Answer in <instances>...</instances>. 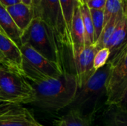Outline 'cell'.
I'll return each instance as SVG.
<instances>
[{
    "mask_svg": "<svg viewBox=\"0 0 127 126\" xmlns=\"http://www.w3.org/2000/svg\"><path fill=\"white\" fill-rule=\"evenodd\" d=\"M0 53L5 66L9 70L22 76V56L19 47L0 31Z\"/></svg>",
    "mask_w": 127,
    "mask_h": 126,
    "instance_id": "cell-10",
    "label": "cell"
},
{
    "mask_svg": "<svg viewBox=\"0 0 127 126\" xmlns=\"http://www.w3.org/2000/svg\"><path fill=\"white\" fill-rule=\"evenodd\" d=\"M20 1L28 6H30L31 4V0H20Z\"/></svg>",
    "mask_w": 127,
    "mask_h": 126,
    "instance_id": "cell-28",
    "label": "cell"
},
{
    "mask_svg": "<svg viewBox=\"0 0 127 126\" xmlns=\"http://www.w3.org/2000/svg\"><path fill=\"white\" fill-rule=\"evenodd\" d=\"M35 126H42V125H41V124H39V123H38L37 125H36Z\"/></svg>",
    "mask_w": 127,
    "mask_h": 126,
    "instance_id": "cell-30",
    "label": "cell"
},
{
    "mask_svg": "<svg viewBox=\"0 0 127 126\" xmlns=\"http://www.w3.org/2000/svg\"><path fill=\"white\" fill-rule=\"evenodd\" d=\"M104 11V26L107 22L114 16L124 12L121 0H106Z\"/></svg>",
    "mask_w": 127,
    "mask_h": 126,
    "instance_id": "cell-21",
    "label": "cell"
},
{
    "mask_svg": "<svg viewBox=\"0 0 127 126\" xmlns=\"http://www.w3.org/2000/svg\"><path fill=\"white\" fill-rule=\"evenodd\" d=\"M80 4H78L74 11V15L71 26V53L72 56H75L85 45V29L80 11Z\"/></svg>",
    "mask_w": 127,
    "mask_h": 126,
    "instance_id": "cell-12",
    "label": "cell"
},
{
    "mask_svg": "<svg viewBox=\"0 0 127 126\" xmlns=\"http://www.w3.org/2000/svg\"><path fill=\"white\" fill-rule=\"evenodd\" d=\"M38 122L27 108L9 105L0 109V126H35Z\"/></svg>",
    "mask_w": 127,
    "mask_h": 126,
    "instance_id": "cell-9",
    "label": "cell"
},
{
    "mask_svg": "<svg viewBox=\"0 0 127 126\" xmlns=\"http://www.w3.org/2000/svg\"><path fill=\"white\" fill-rule=\"evenodd\" d=\"M107 111L106 114L105 126H127V112L118 109L117 107Z\"/></svg>",
    "mask_w": 127,
    "mask_h": 126,
    "instance_id": "cell-18",
    "label": "cell"
},
{
    "mask_svg": "<svg viewBox=\"0 0 127 126\" xmlns=\"http://www.w3.org/2000/svg\"><path fill=\"white\" fill-rule=\"evenodd\" d=\"M79 1H80V0H79Z\"/></svg>",
    "mask_w": 127,
    "mask_h": 126,
    "instance_id": "cell-32",
    "label": "cell"
},
{
    "mask_svg": "<svg viewBox=\"0 0 127 126\" xmlns=\"http://www.w3.org/2000/svg\"><path fill=\"white\" fill-rule=\"evenodd\" d=\"M33 19H39L52 29L61 45L71 51V34L63 17L59 0H31Z\"/></svg>",
    "mask_w": 127,
    "mask_h": 126,
    "instance_id": "cell-4",
    "label": "cell"
},
{
    "mask_svg": "<svg viewBox=\"0 0 127 126\" xmlns=\"http://www.w3.org/2000/svg\"><path fill=\"white\" fill-rule=\"evenodd\" d=\"M0 27L3 33L15 42L20 48L22 46L21 36L22 32L17 27L13 19L8 13L5 7L0 3Z\"/></svg>",
    "mask_w": 127,
    "mask_h": 126,
    "instance_id": "cell-13",
    "label": "cell"
},
{
    "mask_svg": "<svg viewBox=\"0 0 127 126\" xmlns=\"http://www.w3.org/2000/svg\"><path fill=\"white\" fill-rule=\"evenodd\" d=\"M80 11L85 29V42L86 45H93L94 41V27L90 10L86 4H80Z\"/></svg>",
    "mask_w": 127,
    "mask_h": 126,
    "instance_id": "cell-17",
    "label": "cell"
},
{
    "mask_svg": "<svg viewBox=\"0 0 127 126\" xmlns=\"http://www.w3.org/2000/svg\"><path fill=\"white\" fill-rule=\"evenodd\" d=\"M0 92L4 99L13 105L31 104L34 91L22 76L0 65Z\"/></svg>",
    "mask_w": 127,
    "mask_h": 126,
    "instance_id": "cell-5",
    "label": "cell"
},
{
    "mask_svg": "<svg viewBox=\"0 0 127 126\" xmlns=\"http://www.w3.org/2000/svg\"><path fill=\"white\" fill-rule=\"evenodd\" d=\"M22 76L34 91V100L31 104L45 110L59 111L69 107L78 88L74 74L65 71L59 77H51L23 62Z\"/></svg>",
    "mask_w": 127,
    "mask_h": 126,
    "instance_id": "cell-1",
    "label": "cell"
},
{
    "mask_svg": "<svg viewBox=\"0 0 127 126\" xmlns=\"http://www.w3.org/2000/svg\"><path fill=\"white\" fill-rule=\"evenodd\" d=\"M20 50L23 62L44 74L56 78L60 76L65 72L63 68L48 60L28 44H22L20 47Z\"/></svg>",
    "mask_w": 127,
    "mask_h": 126,
    "instance_id": "cell-7",
    "label": "cell"
},
{
    "mask_svg": "<svg viewBox=\"0 0 127 126\" xmlns=\"http://www.w3.org/2000/svg\"><path fill=\"white\" fill-rule=\"evenodd\" d=\"M110 74L107 83L109 105H115L127 85V42L110 62Z\"/></svg>",
    "mask_w": 127,
    "mask_h": 126,
    "instance_id": "cell-6",
    "label": "cell"
},
{
    "mask_svg": "<svg viewBox=\"0 0 127 126\" xmlns=\"http://www.w3.org/2000/svg\"><path fill=\"white\" fill-rule=\"evenodd\" d=\"M0 65L1 66H4V67H6L5 66V62H4V58L1 55V53H0Z\"/></svg>",
    "mask_w": 127,
    "mask_h": 126,
    "instance_id": "cell-27",
    "label": "cell"
},
{
    "mask_svg": "<svg viewBox=\"0 0 127 126\" xmlns=\"http://www.w3.org/2000/svg\"><path fill=\"white\" fill-rule=\"evenodd\" d=\"M89 1H90V0H80V2L81 4H86Z\"/></svg>",
    "mask_w": 127,
    "mask_h": 126,
    "instance_id": "cell-29",
    "label": "cell"
},
{
    "mask_svg": "<svg viewBox=\"0 0 127 126\" xmlns=\"http://www.w3.org/2000/svg\"><path fill=\"white\" fill-rule=\"evenodd\" d=\"M127 42V15L123 13L118 19L113 33L108 42L107 47L110 50L109 62L112 61Z\"/></svg>",
    "mask_w": 127,
    "mask_h": 126,
    "instance_id": "cell-11",
    "label": "cell"
},
{
    "mask_svg": "<svg viewBox=\"0 0 127 126\" xmlns=\"http://www.w3.org/2000/svg\"><path fill=\"white\" fill-rule=\"evenodd\" d=\"M106 0H90L86 4L89 9L93 10H103L105 8Z\"/></svg>",
    "mask_w": 127,
    "mask_h": 126,
    "instance_id": "cell-24",
    "label": "cell"
},
{
    "mask_svg": "<svg viewBox=\"0 0 127 126\" xmlns=\"http://www.w3.org/2000/svg\"><path fill=\"white\" fill-rule=\"evenodd\" d=\"M21 40L22 45H29L44 57L63 68V50L64 47L52 29L41 19H32L22 33Z\"/></svg>",
    "mask_w": 127,
    "mask_h": 126,
    "instance_id": "cell-3",
    "label": "cell"
},
{
    "mask_svg": "<svg viewBox=\"0 0 127 126\" xmlns=\"http://www.w3.org/2000/svg\"><path fill=\"white\" fill-rule=\"evenodd\" d=\"M0 31H1V33H3V31H2V30H1V27H0Z\"/></svg>",
    "mask_w": 127,
    "mask_h": 126,
    "instance_id": "cell-31",
    "label": "cell"
},
{
    "mask_svg": "<svg viewBox=\"0 0 127 126\" xmlns=\"http://www.w3.org/2000/svg\"><path fill=\"white\" fill-rule=\"evenodd\" d=\"M89 10L94 27V41L95 44L104 27V11L93 9H89Z\"/></svg>",
    "mask_w": 127,
    "mask_h": 126,
    "instance_id": "cell-20",
    "label": "cell"
},
{
    "mask_svg": "<svg viewBox=\"0 0 127 126\" xmlns=\"http://www.w3.org/2000/svg\"><path fill=\"white\" fill-rule=\"evenodd\" d=\"M110 57V50L108 48H103L99 49L94 58V63H93V68L95 71L99 70L100 68L105 66Z\"/></svg>",
    "mask_w": 127,
    "mask_h": 126,
    "instance_id": "cell-22",
    "label": "cell"
},
{
    "mask_svg": "<svg viewBox=\"0 0 127 126\" xmlns=\"http://www.w3.org/2000/svg\"><path fill=\"white\" fill-rule=\"evenodd\" d=\"M14 22L23 33L33 19L31 7L22 2L6 7Z\"/></svg>",
    "mask_w": 127,
    "mask_h": 126,
    "instance_id": "cell-14",
    "label": "cell"
},
{
    "mask_svg": "<svg viewBox=\"0 0 127 126\" xmlns=\"http://www.w3.org/2000/svg\"><path fill=\"white\" fill-rule=\"evenodd\" d=\"M114 106L117 107L122 111L127 112V85L123 91L121 96L120 97L119 100Z\"/></svg>",
    "mask_w": 127,
    "mask_h": 126,
    "instance_id": "cell-23",
    "label": "cell"
},
{
    "mask_svg": "<svg viewBox=\"0 0 127 126\" xmlns=\"http://www.w3.org/2000/svg\"><path fill=\"white\" fill-rule=\"evenodd\" d=\"M99 49L93 45H86L75 56H73L76 73L75 76L77 85H82L86 79L95 71L93 68L94 58Z\"/></svg>",
    "mask_w": 127,
    "mask_h": 126,
    "instance_id": "cell-8",
    "label": "cell"
},
{
    "mask_svg": "<svg viewBox=\"0 0 127 126\" xmlns=\"http://www.w3.org/2000/svg\"><path fill=\"white\" fill-rule=\"evenodd\" d=\"M123 13H124V12H122V13H121L120 14H118L117 16H112L107 22V23L105 25L98 40L95 43V45L97 47L98 49L107 47L108 42H109V39H110V38H111V36H112V35L113 33V31H114V30L115 28L117 22H118V19H120L121 16L123 14Z\"/></svg>",
    "mask_w": 127,
    "mask_h": 126,
    "instance_id": "cell-15",
    "label": "cell"
},
{
    "mask_svg": "<svg viewBox=\"0 0 127 126\" xmlns=\"http://www.w3.org/2000/svg\"><path fill=\"white\" fill-rule=\"evenodd\" d=\"M123 6V10L124 12L127 15V0H121Z\"/></svg>",
    "mask_w": 127,
    "mask_h": 126,
    "instance_id": "cell-26",
    "label": "cell"
},
{
    "mask_svg": "<svg viewBox=\"0 0 127 126\" xmlns=\"http://www.w3.org/2000/svg\"><path fill=\"white\" fill-rule=\"evenodd\" d=\"M110 74V63L95 71L77 88L74 101L69 105L89 120L97 110L104 97L107 100V83Z\"/></svg>",
    "mask_w": 127,
    "mask_h": 126,
    "instance_id": "cell-2",
    "label": "cell"
},
{
    "mask_svg": "<svg viewBox=\"0 0 127 126\" xmlns=\"http://www.w3.org/2000/svg\"><path fill=\"white\" fill-rule=\"evenodd\" d=\"M59 1L60 4L64 19L70 32L74 8L78 4H80V2L79 0H59Z\"/></svg>",
    "mask_w": 127,
    "mask_h": 126,
    "instance_id": "cell-19",
    "label": "cell"
},
{
    "mask_svg": "<svg viewBox=\"0 0 127 126\" xmlns=\"http://www.w3.org/2000/svg\"><path fill=\"white\" fill-rule=\"evenodd\" d=\"M20 0H0V3L5 7L20 3Z\"/></svg>",
    "mask_w": 127,
    "mask_h": 126,
    "instance_id": "cell-25",
    "label": "cell"
},
{
    "mask_svg": "<svg viewBox=\"0 0 127 126\" xmlns=\"http://www.w3.org/2000/svg\"><path fill=\"white\" fill-rule=\"evenodd\" d=\"M57 126H89V120L80 113L70 110L57 121Z\"/></svg>",
    "mask_w": 127,
    "mask_h": 126,
    "instance_id": "cell-16",
    "label": "cell"
}]
</instances>
